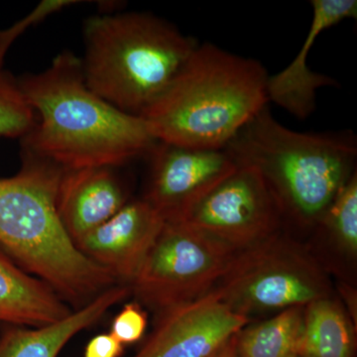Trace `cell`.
Wrapping results in <instances>:
<instances>
[{"label": "cell", "instance_id": "cell-1", "mask_svg": "<svg viewBox=\"0 0 357 357\" xmlns=\"http://www.w3.org/2000/svg\"><path fill=\"white\" fill-rule=\"evenodd\" d=\"M36 116L21 139L22 152L64 170L121 167L149 154L157 140L141 116L96 95L84 81L82 59L65 51L39 74L18 77Z\"/></svg>", "mask_w": 357, "mask_h": 357}, {"label": "cell", "instance_id": "cell-2", "mask_svg": "<svg viewBox=\"0 0 357 357\" xmlns=\"http://www.w3.org/2000/svg\"><path fill=\"white\" fill-rule=\"evenodd\" d=\"M268 77L258 61L199 44L141 117L157 141L223 149L267 107Z\"/></svg>", "mask_w": 357, "mask_h": 357}, {"label": "cell", "instance_id": "cell-3", "mask_svg": "<svg viewBox=\"0 0 357 357\" xmlns=\"http://www.w3.org/2000/svg\"><path fill=\"white\" fill-rule=\"evenodd\" d=\"M21 156L20 172L0 178V249L63 299L88 304L116 280L77 249L61 222L56 203L64 169Z\"/></svg>", "mask_w": 357, "mask_h": 357}, {"label": "cell", "instance_id": "cell-4", "mask_svg": "<svg viewBox=\"0 0 357 357\" xmlns=\"http://www.w3.org/2000/svg\"><path fill=\"white\" fill-rule=\"evenodd\" d=\"M84 32L86 86L136 116L165 91L199 45L167 21L143 13L93 16Z\"/></svg>", "mask_w": 357, "mask_h": 357}, {"label": "cell", "instance_id": "cell-5", "mask_svg": "<svg viewBox=\"0 0 357 357\" xmlns=\"http://www.w3.org/2000/svg\"><path fill=\"white\" fill-rule=\"evenodd\" d=\"M236 166L259 171L283 211L319 222L354 175V140L302 133L282 126L264 107L223 148Z\"/></svg>", "mask_w": 357, "mask_h": 357}, {"label": "cell", "instance_id": "cell-6", "mask_svg": "<svg viewBox=\"0 0 357 357\" xmlns=\"http://www.w3.org/2000/svg\"><path fill=\"white\" fill-rule=\"evenodd\" d=\"M239 250L181 222H165L130 283L158 314L210 292Z\"/></svg>", "mask_w": 357, "mask_h": 357}, {"label": "cell", "instance_id": "cell-7", "mask_svg": "<svg viewBox=\"0 0 357 357\" xmlns=\"http://www.w3.org/2000/svg\"><path fill=\"white\" fill-rule=\"evenodd\" d=\"M234 312L248 317L306 307L328 297L326 277L306 255L274 236L237 252L215 286Z\"/></svg>", "mask_w": 357, "mask_h": 357}, {"label": "cell", "instance_id": "cell-8", "mask_svg": "<svg viewBox=\"0 0 357 357\" xmlns=\"http://www.w3.org/2000/svg\"><path fill=\"white\" fill-rule=\"evenodd\" d=\"M283 211L259 171L237 166L180 220L222 243L243 250L274 236Z\"/></svg>", "mask_w": 357, "mask_h": 357}, {"label": "cell", "instance_id": "cell-9", "mask_svg": "<svg viewBox=\"0 0 357 357\" xmlns=\"http://www.w3.org/2000/svg\"><path fill=\"white\" fill-rule=\"evenodd\" d=\"M148 155L151 172L144 199L166 222L180 220L237 167L223 149H201L161 141H157Z\"/></svg>", "mask_w": 357, "mask_h": 357}, {"label": "cell", "instance_id": "cell-10", "mask_svg": "<svg viewBox=\"0 0 357 357\" xmlns=\"http://www.w3.org/2000/svg\"><path fill=\"white\" fill-rule=\"evenodd\" d=\"M158 314L153 332L131 357H211L250 321L217 288Z\"/></svg>", "mask_w": 357, "mask_h": 357}, {"label": "cell", "instance_id": "cell-11", "mask_svg": "<svg viewBox=\"0 0 357 357\" xmlns=\"http://www.w3.org/2000/svg\"><path fill=\"white\" fill-rule=\"evenodd\" d=\"M165 222L146 199L128 202L76 246L91 261L109 270L115 280L130 285Z\"/></svg>", "mask_w": 357, "mask_h": 357}, {"label": "cell", "instance_id": "cell-12", "mask_svg": "<svg viewBox=\"0 0 357 357\" xmlns=\"http://www.w3.org/2000/svg\"><path fill=\"white\" fill-rule=\"evenodd\" d=\"M312 7L311 26L299 54L287 68L269 76L267 82L268 100L300 119L314 112L319 89L335 84L332 77L317 74L307 67V56L314 42L321 32L357 16L356 0H312Z\"/></svg>", "mask_w": 357, "mask_h": 357}, {"label": "cell", "instance_id": "cell-13", "mask_svg": "<svg viewBox=\"0 0 357 357\" xmlns=\"http://www.w3.org/2000/svg\"><path fill=\"white\" fill-rule=\"evenodd\" d=\"M114 167L64 170L57 194L59 218L76 244L128 203Z\"/></svg>", "mask_w": 357, "mask_h": 357}, {"label": "cell", "instance_id": "cell-14", "mask_svg": "<svg viewBox=\"0 0 357 357\" xmlns=\"http://www.w3.org/2000/svg\"><path fill=\"white\" fill-rule=\"evenodd\" d=\"M129 294L128 286L114 285L55 323L38 328H6L0 333V357H58L75 335L96 324Z\"/></svg>", "mask_w": 357, "mask_h": 357}, {"label": "cell", "instance_id": "cell-15", "mask_svg": "<svg viewBox=\"0 0 357 357\" xmlns=\"http://www.w3.org/2000/svg\"><path fill=\"white\" fill-rule=\"evenodd\" d=\"M70 312L53 288L18 266L0 249V321L38 328Z\"/></svg>", "mask_w": 357, "mask_h": 357}, {"label": "cell", "instance_id": "cell-16", "mask_svg": "<svg viewBox=\"0 0 357 357\" xmlns=\"http://www.w3.org/2000/svg\"><path fill=\"white\" fill-rule=\"evenodd\" d=\"M356 340L347 312L330 297L305 307L301 354L354 357Z\"/></svg>", "mask_w": 357, "mask_h": 357}, {"label": "cell", "instance_id": "cell-17", "mask_svg": "<svg viewBox=\"0 0 357 357\" xmlns=\"http://www.w3.org/2000/svg\"><path fill=\"white\" fill-rule=\"evenodd\" d=\"M305 307L284 310L236 335L237 357H300Z\"/></svg>", "mask_w": 357, "mask_h": 357}, {"label": "cell", "instance_id": "cell-18", "mask_svg": "<svg viewBox=\"0 0 357 357\" xmlns=\"http://www.w3.org/2000/svg\"><path fill=\"white\" fill-rule=\"evenodd\" d=\"M36 121L26 102L18 79L4 70L0 62V138L22 139Z\"/></svg>", "mask_w": 357, "mask_h": 357}, {"label": "cell", "instance_id": "cell-19", "mask_svg": "<svg viewBox=\"0 0 357 357\" xmlns=\"http://www.w3.org/2000/svg\"><path fill=\"white\" fill-rule=\"evenodd\" d=\"M352 253L357 251V178L351 176L338 191L321 220Z\"/></svg>", "mask_w": 357, "mask_h": 357}, {"label": "cell", "instance_id": "cell-20", "mask_svg": "<svg viewBox=\"0 0 357 357\" xmlns=\"http://www.w3.org/2000/svg\"><path fill=\"white\" fill-rule=\"evenodd\" d=\"M147 328V314L138 302L128 303L114 317L110 335L124 347L140 340Z\"/></svg>", "mask_w": 357, "mask_h": 357}, {"label": "cell", "instance_id": "cell-21", "mask_svg": "<svg viewBox=\"0 0 357 357\" xmlns=\"http://www.w3.org/2000/svg\"><path fill=\"white\" fill-rule=\"evenodd\" d=\"M124 345L110 333H100L91 338L86 345L83 357H121Z\"/></svg>", "mask_w": 357, "mask_h": 357}, {"label": "cell", "instance_id": "cell-22", "mask_svg": "<svg viewBox=\"0 0 357 357\" xmlns=\"http://www.w3.org/2000/svg\"><path fill=\"white\" fill-rule=\"evenodd\" d=\"M239 333V332H238ZM236 335L230 337L225 344H222L211 357H237Z\"/></svg>", "mask_w": 357, "mask_h": 357}, {"label": "cell", "instance_id": "cell-23", "mask_svg": "<svg viewBox=\"0 0 357 357\" xmlns=\"http://www.w3.org/2000/svg\"><path fill=\"white\" fill-rule=\"evenodd\" d=\"M300 357H312V356H309V354H301Z\"/></svg>", "mask_w": 357, "mask_h": 357}]
</instances>
